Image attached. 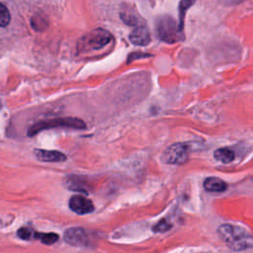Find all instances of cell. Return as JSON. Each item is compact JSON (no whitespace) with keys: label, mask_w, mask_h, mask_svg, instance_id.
Listing matches in <instances>:
<instances>
[{"label":"cell","mask_w":253,"mask_h":253,"mask_svg":"<svg viewBox=\"0 0 253 253\" xmlns=\"http://www.w3.org/2000/svg\"><path fill=\"white\" fill-rule=\"evenodd\" d=\"M121 18L122 20L128 26H137L139 24V17L133 13L132 10L126 8L122 11L121 13Z\"/></svg>","instance_id":"7c38bea8"},{"label":"cell","mask_w":253,"mask_h":253,"mask_svg":"<svg viewBox=\"0 0 253 253\" xmlns=\"http://www.w3.org/2000/svg\"><path fill=\"white\" fill-rule=\"evenodd\" d=\"M10 23V13L8 9L0 3V27H6Z\"/></svg>","instance_id":"9a60e30c"},{"label":"cell","mask_w":253,"mask_h":253,"mask_svg":"<svg viewBox=\"0 0 253 253\" xmlns=\"http://www.w3.org/2000/svg\"><path fill=\"white\" fill-rule=\"evenodd\" d=\"M69 208L78 214H86L94 211L93 203L81 195H74L70 198Z\"/></svg>","instance_id":"52a82bcc"},{"label":"cell","mask_w":253,"mask_h":253,"mask_svg":"<svg viewBox=\"0 0 253 253\" xmlns=\"http://www.w3.org/2000/svg\"><path fill=\"white\" fill-rule=\"evenodd\" d=\"M112 41V35L104 29H96L85 35L79 43L81 50H94L107 45Z\"/></svg>","instance_id":"277c9868"},{"label":"cell","mask_w":253,"mask_h":253,"mask_svg":"<svg viewBox=\"0 0 253 253\" xmlns=\"http://www.w3.org/2000/svg\"><path fill=\"white\" fill-rule=\"evenodd\" d=\"M64 240L73 246H87L89 236L87 231L81 227H70L64 232Z\"/></svg>","instance_id":"8992f818"},{"label":"cell","mask_w":253,"mask_h":253,"mask_svg":"<svg viewBox=\"0 0 253 253\" xmlns=\"http://www.w3.org/2000/svg\"><path fill=\"white\" fill-rule=\"evenodd\" d=\"M217 234L231 250H245L253 247V235L242 227L222 224L217 228Z\"/></svg>","instance_id":"6da1fadb"},{"label":"cell","mask_w":253,"mask_h":253,"mask_svg":"<svg viewBox=\"0 0 253 253\" xmlns=\"http://www.w3.org/2000/svg\"><path fill=\"white\" fill-rule=\"evenodd\" d=\"M148 55H149V54H145V53H142V52L131 53V54H129V56H128L127 62H129V61H132L134 58H138V57H145V56H148Z\"/></svg>","instance_id":"ac0fdd59"},{"label":"cell","mask_w":253,"mask_h":253,"mask_svg":"<svg viewBox=\"0 0 253 253\" xmlns=\"http://www.w3.org/2000/svg\"><path fill=\"white\" fill-rule=\"evenodd\" d=\"M214 158L222 163H229L234 159V152L227 147L218 148L214 151Z\"/></svg>","instance_id":"8fae6325"},{"label":"cell","mask_w":253,"mask_h":253,"mask_svg":"<svg viewBox=\"0 0 253 253\" xmlns=\"http://www.w3.org/2000/svg\"><path fill=\"white\" fill-rule=\"evenodd\" d=\"M32 234H33L32 230L29 229L28 227H22L18 230V235L22 239H30L32 237Z\"/></svg>","instance_id":"e0dca14e"},{"label":"cell","mask_w":253,"mask_h":253,"mask_svg":"<svg viewBox=\"0 0 253 253\" xmlns=\"http://www.w3.org/2000/svg\"><path fill=\"white\" fill-rule=\"evenodd\" d=\"M204 187L207 191L212 193H221L226 190V183L217 177H209L204 182Z\"/></svg>","instance_id":"30bf717a"},{"label":"cell","mask_w":253,"mask_h":253,"mask_svg":"<svg viewBox=\"0 0 253 253\" xmlns=\"http://www.w3.org/2000/svg\"><path fill=\"white\" fill-rule=\"evenodd\" d=\"M129 41L135 45H146L151 41L150 33L143 24L137 25L130 33Z\"/></svg>","instance_id":"ba28073f"},{"label":"cell","mask_w":253,"mask_h":253,"mask_svg":"<svg viewBox=\"0 0 253 253\" xmlns=\"http://www.w3.org/2000/svg\"><path fill=\"white\" fill-rule=\"evenodd\" d=\"M195 0H181L180 4H179V18H180V22H179V28L180 30L183 31L184 28V18H185V14L188 10L189 7H191L194 4Z\"/></svg>","instance_id":"4fadbf2b"},{"label":"cell","mask_w":253,"mask_h":253,"mask_svg":"<svg viewBox=\"0 0 253 253\" xmlns=\"http://www.w3.org/2000/svg\"><path fill=\"white\" fill-rule=\"evenodd\" d=\"M35 153L37 158L42 162H62L66 160L65 154L56 150L36 149Z\"/></svg>","instance_id":"9c48e42d"},{"label":"cell","mask_w":253,"mask_h":253,"mask_svg":"<svg viewBox=\"0 0 253 253\" xmlns=\"http://www.w3.org/2000/svg\"><path fill=\"white\" fill-rule=\"evenodd\" d=\"M156 33L158 38L168 43H174L184 39L183 31L180 30L176 21L168 16H160L156 20Z\"/></svg>","instance_id":"7a4b0ae2"},{"label":"cell","mask_w":253,"mask_h":253,"mask_svg":"<svg viewBox=\"0 0 253 253\" xmlns=\"http://www.w3.org/2000/svg\"><path fill=\"white\" fill-rule=\"evenodd\" d=\"M35 238L40 239L42 243L50 245L58 240V235L53 232L49 233H35Z\"/></svg>","instance_id":"5bb4252c"},{"label":"cell","mask_w":253,"mask_h":253,"mask_svg":"<svg viewBox=\"0 0 253 253\" xmlns=\"http://www.w3.org/2000/svg\"><path fill=\"white\" fill-rule=\"evenodd\" d=\"M188 155L189 147L185 143H175L165 150L162 158L169 164H183L187 161Z\"/></svg>","instance_id":"5b68a950"},{"label":"cell","mask_w":253,"mask_h":253,"mask_svg":"<svg viewBox=\"0 0 253 253\" xmlns=\"http://www.w3.org/2000/svg\"><path fill=\"white\" fill-rule=\"evenodd\" d=\"M171 227V224L166 219H161L158 223H156L153 227V230L156 232H164Z\"/></svg>","instance_id":"2e32d148"},{"label":"cell","mask_w":253,"mask_h":253,"mask_svg":"<svg viewBox=\"0 0 253 253\" xmlns=\"http://www.w3.org/2000/svg\"><path fill=\"white\" fill-rule=\"evenodd\" d=\"M53 127H70V128H85L86 125L85 123L78 119V118H56L52 120H47V121H42L38 122L35 125H33L29 130H28V135L32 136L35 135L36 133L48 129V128H53Z\"/></svg>","instance_id":"3957f363"}]
</instances>
